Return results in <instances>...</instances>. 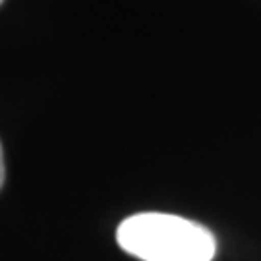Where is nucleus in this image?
I'll list each match as a JSON object with an SVG mask.
<instances>
[{
  "mask_svg": "<svg viewBox=\"0 0 261 261\" xmlns=\"http://www.w3.org/2000/svg\"><path fill=\"white\" fill-rule=\"evenodd\" d=\"M4 184V157H2V145H0V188Z\"/></svg>",
  "mask_w": 261,
  "mask_h": 261,
  "instance_id": "nucleus-2",
  "label": "nucleus"
},
{
  "mask_svg": "<svg viewBox=\"0 0 261 261\" xmlns=\"http://www.w3.org/2000/svg\"><path fill=\"white\" fill-rule=\"evenodd\" d=\"M0 4H2V0H0Z\"/></svg>",
  "mask_w": 261,
  "mask_h": 261,
  "instance_id": "nucleus-3",
  "label": "nucleus"
},
{
  "mask_svg": "<svg viewBox=\"0 0 261 261\" xmlns=\"http://www.w3.org/2000/svg\"><path fill=\"white\" fill-rule=\"evenodd\" d=\"M118 246L141 261H213L217 240L203 224L168 213H138L122 221Z\"/></svg>",
  "mask_w": 261,
  "mask_h": 261,
  "instance_id": "nucleus-1",
  "label": "nucleus"
}]
</instances>
